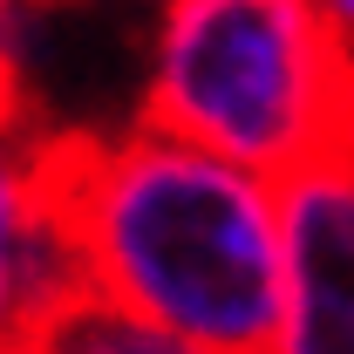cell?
I'll return each mask as SVG.
<instances>
[{"label":"cell","instance_id":"cell-1","mask_svg":"<svg viewBox=\"0 0 354 354\" xmlns=\"http://www.w3.org/2000/svg\"><path fill=\"white\" fill-rule=\"evenodd\" d=\"M28 191L82 286L191 354H272L286 313L272 184L164 130H48L21 143Z\"/></svg>","mask_w":354,"mask_h":354},{"label":"cell","instance_id":"cell-2","mask_svg":"<svg viewBox=\"0 0 354 354\" xmlns=\"http://www.w3.org/2000/svg\"><path fill=\"white\" fill-rule=\"evenodd\" d=\"M143 130L279 177L354 164V48L320 0H171L143 88Z\"/></svg>","mask_w":354,"mask_h":354},{"label":"cell","instance_id":"cell-4","mask_svg":"<svg viewBox=\"0 0 354 354\" xmlns=\"http://www.w3.org/2000/svg\"><path fill=\"white\" fill-rule=\"evenodd\" d=\"M0 354H191V348L95 293H75L55 313H41L35 327H21Z\"/></svg>","mask_w":354,"mask_h":354},{"label":"cell","instance_id":"cell-3","mask_svg":"<svg viewBox=\"0 0 354 354\" xmlns=\"http://www.w3.org/2000/svg\"><path fill=\"white\" fill-rule=\"evenodd\" d=\"M286 313L272 354H354V164L320 157L279 177Z\"/></svg>","mask_w":354,"mask_h":354},{"label":"cell","instance_id":"cell-7","mask_svg":"<svg viewBox=\"0 0 354 354\" xmlns=\"http://www.w3.org/2000/svg\"><path fill=\"white\" fill-rule=\"evenodd\" d=\"M35 7H41V0H35Z\"/></svg>","mask_w":354,"mask_h":354},{"label":"cell","instance_id":"cell-6","mask_svg":"<svg viewBox=\"0 0 354 354\" xmlns=\"http://www.w3.org/2000/svg\"><path fill=\"white\" fill-rule=\"evenodd\" d=\"M320 7H327V21L341 28V41L354 48V0H320Z\"/></svg>","mask_w":354,"mask_h":354},{"label":"cell","instance_id":"cell-5","mask_svg":"<svg viewBox=\"0 0 354 354\" xmlns=\"http://www.w3.org/2000/svg\"><path fill=\"white\" fill-rule=\"evenodd\" d=\"M41 252H48V225L28 198V164H21L14 136H0V348L14 341L21 313L35 300Z\"/></svg>","mask_w":354,"mask_h":354}]
</instances>
